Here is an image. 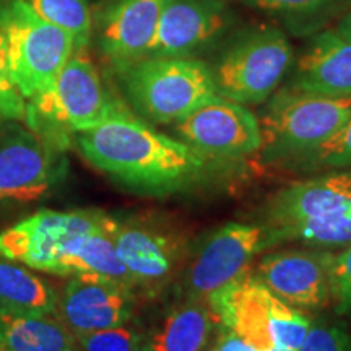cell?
Instances as JSON below:
<instances>
[{
  "mask_svg": "<svg viewBox=\"0 0 351 351\" xmlns=\"http://www.w3.org/2000/svg\"><path fill=\"white\" fill-rule=\"evenodd\" d=\"M77 145L88 163L137 194H173L207 173V156L155 130L125 108L77 134Z\"/></svg>",
  "mask_w": 351,
  "mask_h": 351,
  "instance_id": "6da1fadb",
  "label": "cell"
},
{
  "mask_svg": "<svg viewBox=\"0 0 351 351\" xmlns=\"http://www.w3.org/2000/svg\"><path fill=\"white\" fill-rule=\"evenodd\" d=\"M275 244L301 241L317 247L351 243V173H330L285 187L267 221Z\"/></svg>",
  "mask_w": 351,
  "mask_h": 351,
  "instance_id": "7a4b0ae2",
  "label": "cell"
},
{
  "mask_svg": "<svg viewBox=\"0 0 351 351\" xmlns=\"http://www.w3.org/2000/svg\"><path fill=\"white\" fill-rule=\"evenodd\" d=\"M119 108L83 47L73 51L47 90L26 101L25 122L47 142L64 148L70 135L93 129Z\"/></svg>",
  "mask_w": 351,
  "mask_h": 351,
  "instance_id": "3957f363",
  "label": "cell"
},
{
  "mask_svg": "<svg viewBox=\"0 0 351 351\" xmlns=\"http://www.w3.org/2000/svg\"><path fill=\"white\" fill-rule=\"evenodd\" d=\"M219 326L236 333L256 351L300 350L311 319L275 296L247 270L207 300Z\"/></svg>",
  "mask_w": 351,
  "mask_h": 351,
  "instance_id": "277c9868",
  "label": "cell"
},
{
  "mask_svg": "<svg viewBox=\"0 0 351 351\" xmlns=\"http://www.w3.org/2000/svg\"><path fill=\"white\" fill-rule=\"evenodd\" d=\"M121 75L132 106L155 124H176L218 95L212 69L192 57H145Z\"/></svg>",
  "mask_w": 351,
  "mask_h": 351,
  "instance_id": "5b68a950",
  "label": "cell"
},
{
  "mask_svg": "<svg viewBox=\"0 0 351 351\" xmlns=\"http://www.w3.org/2000/svg\"><path fill=\"white\" fill-rule=\"evenodd\" d=\"M0 34L12 78L26 101L54 83L77 49L69 33L38 16L23 0L0 2Z\"/></svg>",
  "mask_w": 351,
  "mask_h": 351,
  "instance_id": "8992f818",
  "label": "cell"
},
{
  "mask_svg": "<svg viewBox=\"0 0 351 351\" xmlns=\"http://www.w3.org/2000/svg\"><path fill=\"white\" fill-rule=\"evenodd\" d=\"M351 117V98L287 88L271 96L261 125V150L270 156H302L315 150Z\"/></svg>",
  "mask_w": 351,
  "mask_h": 351,
  "instance_id": "52a82bcc",
  "label": "cell"
},
{
  "mask_svg": "<svg viewBox=\"0 0 351 351\" xmlns=\"http://www.w3.org/2000/svg\"><path fill=\"white\" fill-rule=\"evenodd\" d=\"M293 60L291 44L280 29L244 38L212 70L217 93L238 104H258L274 95Z\"/></svg>",
  "mask_w": 351,
  "mask_h": 351,
  "instance_id": "ba28073f",
  "label": "cell"
},
{
  "mask_svg": "<svg viewBox=\"0 0 351 351\" xmlns=\"http://www.w3.org/2000/svg\"><path fill=\"white\" fill-rule=\"evenodd\" d=\"M275 244L267 226L228 223L202 241L186 271L189 298L207 300L249 270L254 257Z\"/></svg>",
  "mask_w": 351,
  "mask_h": 351,
  "instance_id": "9c48e42d",
  "label": "cell"
},
{
  "mask_svg": "<svg viewBox=\"0 0 351 351\" xmlns=\"http://www.w3.org/2000/svg\"><path fill=\"white\" fill-rule=\"evenodd\" d=\"M60 148L29 127L0 134V204H29L52 191L60 174Z\"/></svg>",
  "mask_w": 351,
  "mask_h": 351,
  "instance_id": "30bf717a",
  "label": "cell"
},
{
  "mask_svg": "<svg viewBox=\"0 0 351 351\" xmlns=\"http://www.w3.org/2000/svg\"><path fill=\"white\" fill-rule=\"evenodd\" d=\"M108 215L91 210H41L0 231V256L52 274L60 245L70 236L103 228Z\"/></svg>",
  "mask_w": 351,
  "mask_h": 351,
  "instance_id": "8fae6325",
  "label": "cell"
},
{
  "mask_svg": "<svg viewBox=\"0 0 351 351\" xmlns=\"http://www.w3.org/2000/svg\"><path fill=\"white\" fill-rule=\"evenodd\" d=\"M179 140L204 156L239 158L261 150V125L243 104L217 95L176 122Z\"/></svg>",
  "mask_w": 351,
  "mask_h": 351,
  "instance_id": "7c38bea8",
  "label": "cell"
},
{
  "mask_svg": "<svg viewBox=\"0 0 351 351\" xmlns=\"http://www.w3.org/2000/svg\"><path fill=\"white\" fill-rule=\"evenodd\" d=\"M134 289L95 275L70 276L59 295L56 315L73 335L130 322Z\"/></svg>",
  "mask_w": 351,
  "mask_h": 351,
  "instance_id": "4fadbf2b",
  "label": "cell"
},
{
  "mask_svg": "<svg viewBox=\"0 0 351 351\" xmlns=\"http://www.w3.org/2000/svg\"><path fill=\"white\" fill-rule=\"evenodd\" d=\"M328 252L285 251L269 254L257 263L254 276L287 304L317 311L332 300Z\"/></svg>",
  "mask_w": 351,
  "mask_h": 351,
  "instance_id": "5bb4252c",
  "label": "cell"
},
{
  "mask_svg": "<svg viewBox=\"0 0 351 351\" xmlns=\"http://www.w3.org/2000/svg\"><path fill=\"white\" fill-rule=\"evenodd\" d=\"M108 231L135 287L160 288L181 262L182 245L179 239L160 228L122 223L109 217Z\"/></svg>",
  "mask_w": 351,
  "mask_h": 351,
  "instance_id": "9a60e30c",
  "label": "cell"
},
{
  "mask_svg": "<svg viewBox=\"0 0 351 351\" xmlns=\"http://www.w3.org/2000/svg\"><path fill=\"white\" fill-rule=\"evenodd\" d=\"M226 26L221 0H165L147 57H189Z\"/></svg>",
  "mask_w": 351,
  "mask_h": 351,
  "instance_id": "2e32d148",
  "label": "cell"
},
{
  "mask_svg": "<svg viewBox=\"0 0 351 351\" xmlns=\"http://www.w3.org/2000/svg\"><path fill=\"white\" fill-rule=\"evenodd\" d=\"M165 0H116L101 21L99 47L119 72L145 59Z\"/></svg>",
  "mask_w": 351,
  "mask_h": 351,
  "instance_id": "e0dca14e",
  "label": "cell"
},
{
  "mask_svg": "<svg viewBox=\"0 0 351 351\" xmlns=\"http://www.w3.org/2000/svg\"><path fill=\"white\" fill-rule=\"evenodd\" d=\"M291 88L351 98V39L339 29L317 34L298 60Z\"/></svg>",
  "mask_w": 351,
  "mask_h": 351,
  "instance_id": "ac0fdd59",
  "label": "cell"
},
{
  "mask_svg": "<svg viewBox=\"0 0 351 351\" xmlns=\"http://www.w3.org/2000/svg\"><path fill=\"white\" fill-rule=\"evenodd\" d=\"M219 326L207 301L189 298L166 311L145 333L142 351H207Z\"/></svg>",
  "mask_w": 351,
  "mask_h": 351,
  "instance_id": "d6986e66",
  "label": "cell"
},
{
  "mask_svg": "<svg viewBox=\"0 0 351 351\" xmlns=\"http://www.w3.org/2000/svg\"><path fill=\"white\" fill-rule=\"evenodd\" d=\"M108 219L109 215L103 228L78 232L65 239L59 249L52 275L103 276L134 289V280L117 256L116 245L108 231Z\"/></svg>",
  "mask_w": 351,
  "mask_h": 351,
  "instance_id": "ffe728a7",
  "label": "cell"
},
{
  "mask_svg": "<svg viewBox=\"0 0 351 351\" xmlns=\"http://www.w3.org/2000/svg\"><path fill=\"white\" fill-rule=\"evenodd\" d=\"M0 345L7 351H75L73 333L56 314L0 307Z\"/></svg>",
  "mask_w": 351,
  "mask_h": 351,
  "instance_id": "44dd1931",
  "label": "cell"
},
{
  "mask_svg": "<svg viewBox=\"0 0 351 351\" xmlns=\"http://www.w3.org/2000/svg\"><path fill=\"white\" fill-rule=\"evenodd\" d=\"M59 293L28 267L0 256V307L56 314Z\"/></svg>",
  "mask_w": 351,
  "mask_h": 351,
  "instance_id": "7402d4cb",
  "label": "cell"
},
{
  "mask_svg": "<svg viewBox=\"0 0 351 351\" xmlns=\"http://www.w3.org/2000/svg\"><path fill=\"white\" fill-rule=\"evenodd\" d=\"M32 10L69 33L75 41L77 49L86 47L91 34V12L86 0H23Z\"/></svg>",
  "mask_w": 351,
  "mask_h": 351,
  "instance_id": "603a6c76",
  "label": "cell"
},
{
  "mask_svg": "<svg viewBox=\"0 0 351 351\" xmlns=\"http://www.w3.org/2000/svg\"><path fill=\"white\" fill-rule=\"evenodd\" d=\"M145 333L129 322L103 330L77 333L75 351H142Z\"/></svg>",
  "mask_w": 351,
  "mask_h": 351,
  "instance_id": "cb8c5ba5",
  "label": "cell"
},
{
  "mask_svg": "<svg viewBox=\"0 0 351 351\" xmlns=\"http://www.w3.org/2000/svg\"><path fill=\"white\" fill-rule=\"evenodd\" d=\"M315 168H348L351 166V117L315 150L302 155Z\"/></svg>",
  "mask_w": 351,
  "mask_h": 351,
  "instance_id": "d4e9b609",
  "label": "cell"
},
{
  "mask_svg": "<svg viewBox=\"0 0 351 351\" xmlns=\"http://www.w3.org/2000/svg\"><path fill=\"white\" fill-rule=\"evenodd\" d=\"M26 117V99L13 82L8 69L5 44L0 34V124L20 122Z\"/></svg>",
  "mask_w": 351,
  "mask_h": 351,
  "instance_id": "484cf974",
  "label": "cell"
},
{
  "mask_svg": "<svg viewBox=\"0 0 351 351\" xmlns=\"http://www.w3.org/2000/svg\"><path fill=\"white\" fill-rule=\"evenodd\" d=\"M328 276L337 311L351 317V243L346 244L340 254H332Z\"/></svg>",
  "mask_w": 351,
  "mask_h": 351,
  "instance_id": "4316f807",
  "label": "cell"
},
{
  "mask_svg": "<svg viewBox=\"0 0 351 351\" xmlns=\"http://www.w3.org/2000/svg\"><path fill=\"white\" fill-rule=\"evenodd\" d=\"M298 351H351V337L343 328L330 324H311Z\"/></svg>",
  "mask_w": 351,
  "mask_h": 351,
  "instance_id": "83f0119b",
  "label": "cell"
},
{
  "mask_svg": "<svg viewBox=\"0 0 351 351\" xmlns=\"http://www.w3.org/2000/svg\"><path fill=\"white\" fill-rule=\"evenodd\" d=\"M249 2L261 10L302 19V16H313L332 10L343 0H249Z\"/></svg>",
  "mask_w": 351,
  "mask_h": 351,
  "instance_id": "f1b7e54d",
  "label": "cell"
},
{
  "mask_svg": "<svg viewBox=\"0 0 351 351\" xmlns=\"http://www.w3.org/2000/svg\"><path fill=\"white\" fill-rule=\"evenodd\" d=\"M207 351H256L251 345H247L243 339H239L236 333L225 330V333H221L217 343H215L212 348H208Z\"/></svg>",
  "mask_w": 351,
  "mask_h": 351,
  "instance_id": "f546056e",
  "label": "cell"
},
{
  "mask_svg": "<svg viewBox=\"0 0 351 351\" xmlns=\"http://www.w3.org/2000/svg\"><path fill=\"white\" fill-rule=\"evenodd\" d=\"M339 32L343 34V36L351 39V10L346 13L345 19L341 20V23L339 26Z\"/></svg>",
  "mask_w": 351,
  "mask_h": 351,
  "instance_id": "4dcf8cb0",
  "label": "cell"
},
{
  "mask_svg": "<svg viewBox=\"0 0 351 351\" xmlns=\"http://www.w3.org/2000/svg\"><path fill=\"white\" fill-rule=\"evenodd\" d=\"M267 351H296V350H287V348H271V350H267Z\"/></svg>",
  "mask_w": 351,
  "mask_h": 351,
  "instance_id": "1f68e13d",
  "label": "cell"
},
{
  "mask_svg": "<svg viewBox=\"0 0 351 351\" xmlns=\"http://www.w3.org/2000/svg\"><path fill=\"white\" fill-rule=\"evenodd\" d=\"M0 351H7V350H5V348H3V346H2V345H0Z\"/></svg>",
  "mask_w": 351,
  "mask_h": 351,
  "instance_id": "d6a6232c",
  "label": "cell"
}]
</instances>
